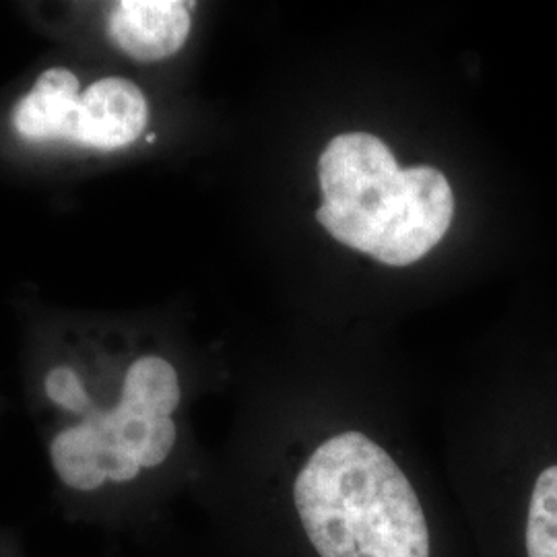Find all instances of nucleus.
<instances>
[{"instance_id": "nucleus-1", "label": "nucleus", "mask_w": 557, "mask_h": 557, "mask_svg": "<svg viewBox=\"0 0 557 557\" xmlns=\"http://www.w3.org/2000/svg\"><path fill=\"white\" fill-rule=\"evenodd\" d=\"M27 395L64 522L143 545L163 537L202 473L188 455L178 363L119 337H81L32 363Z\"/></svg>"}, {"instance_id": "nucleus-4", "label": "nucleus", "mask_w": 557, "mask_h": 557, "mask_svg": "<svg viewBox=\"0 0 557 557\" xmlns=\"http://www.w3.org/2000/svg\"><path fill=\"white\" fill-rule=\"evenodd\" d=\"M98 9L101 40L114 54L139 64L176 57L193 32V2L114 0Z\"/></svg>"}, {"instance_id": "nucleus-6", "label": "nucleus", "mask_w": 557, "mask_h": 557, "mask_svg": "<svg viewBox=\"0 0 557 557\" xmlns=\"http://www.w3.org/2000/svg\"><path fill=\"white\" fill-rule=\"evenodd\" d=\"M0 557H32L25 549V543L13 527L0 524Z\"/></svg>"}, {"instance_id": "nucleus-3", "label": "nucleus", "mask_w": 557, "mask_h": 557, "mask_svg": "<svg viewBox=\"0 0 557 557\" xmlns=\"http://www.w3.org/2000/svg\"><path fill=\"white\" fill-rule=\"evenodd\" d=\"M149 122L151 103L139 83L66 64L44 69L7 116L23 145L79 156H119L145 137Z\"/></svg>"}, {"instance_id": "nucleus-5", "label": "nucleus", "mask_w": 557, "mask_h": 557, "mask_svg": "<svg viewBox=\"0 0 557 557\" xmlns=\"http://www.w3.org/2000/svg\"><path fill=\"white\" fill-rule=\"evenodd\" d=\"M522 557H557V462L533 479L520 517Z\"/></svg>"}, {"instance_id": "nucleus-2", "label": "nucleus", "mask_w": 557, "mask_h": 557, "mask_svg": "<svg viewBox=\"0 0 557 557\" xmlns=\"http://www.w3.org/2000/svg\"><path fill=\"white\" fill-rule=\"evenodd\" d=\"M320 225L333 238L388 267L432 252L450 230L455 195L432 165L400 168L384 140L345 133L319 160Z\"/></svg>"}]
</instances>
